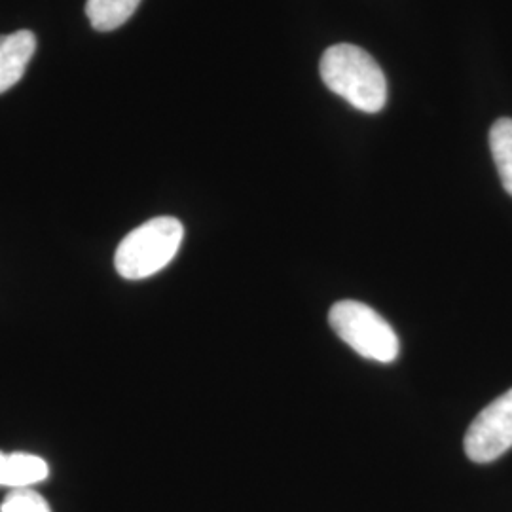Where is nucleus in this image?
I'll use <instances>...</instances> for the list:
<instances>
[{
  "label": "nucleus",
  "instance_id": "obj_1",
  "mask_svg": "<svg viewBox=\"0 0 512 512\" xmlns=\"http://www.w3.org/2000/svg\"><path fill=\"white\" fill-rule=\"evenodd\" d=\"M321 78L330 92L344 97L363 112H380L387 101L384 71L372 55L353 44H336L319 63Z\"/></svg>",
  "mask_w": 512,
  "mask_h": 512
},
{
  "label": "nucleus",
  "instance_id": "obj_2",
  "mask_svg": "<svg viewBox=\"0 0 512 512\" xmlns=\"http://www.w3.org/2000/svg\"><path fill=\"white\" fill-rule=\"evenodd\" d=\"M184 226L175 217H156L120 241L114 266L126 279H147L162 272L181 249Z\"/></svg>",
  "mask_w": 512,
  "mask_h": 512
},
{
  "label": "nucleus",
  "instance_id": "obj_3",
  "mask_svg": "<svg viewBox=\"0 0 512 512\" xmlns=\"http://www.w3.org/2000/svg\"><path fill=\"white\" fill-rule=\"evenodd\" d=\"M332 330L361 357L389 365L399 357V336L378 311L363 302L342 300L329 313Z\"/></svg>",
  "mask_w": 512,
  "mask_h": 512
},
{
  "label": "nucleus",
  "instance_id": "obj_4",
  "mask_svg": "<svg viewBox=\"0 0 512 512\" xmlns=\"http://www.w3.org/2000/svg\"><path fill=\"white\" fill-rule=\"evenodd\" d=\"M465 454L475 463H492L512 448V389L488 404L465 435Z\"/></svg>",
  "mask_w": 512,
  "mask_h": 512
},
{
  "label": "nucleus",
  "instance_id": "obj_5",
  "mask_svg": "<svg viewBox=\"0 0 512 512\" xmlns=\"http://www.w3.org/2000/svg\"><path fill=\"white\" fill-rule=\"evenodd\" d=\"M37 50V38L23 29L0 37V93L8 92L23 78Z\"/></svg>",
  "mask_w": 512,
  "mask_h": 512
},
{
  "label": "nucleus",
  "instance_id": "obj_6",
  "mask_svg": "<svg viewBox=\"0 0 512 512\" xmlns=\"http://www.w3.org/2000/svg\"><path fill=\"white\" fill-rule=\"evenodd\" d=\"M48 475V463L38 456L25 452H0V486L4 488H31L38 482H44Z\"/></svg>",
  "mask_w": 512,
  "mask_h": 512
},
{
  "label": "nucleus",
  "instance_id": "obj_7",
  "mask_svg": "<svg viewBox=\"0 0 512 512\" xmlns=\"http://www.w3.org/2000/svg\"><path fill=\"white\" fill-rule=\"evenodd\" d=\"M139 4L141 0H88L86 16L95 31H114L135 14Z\"/></svg>",
  "mask_w": 512,
  "mask_h": 512
},
{
  "label": "nucleus",
  "instance_id": "obj_8",
  "mask_svg": "<svg viewBox=\"0 0 512 512\" xmlns=\"http://www.w3.org/2000/svg\"><path fill=\"white\" fill-rule=\"evenodd\" d=\"M490 148L501 184L512 196V118H499L492 126Z\"/></svg>",
  "mask_w": 512,
  "mask_h": 512
},
{
  "label": "nucleus",
  "instance_id": "obj_9",
  "mask_svg": "<svg viewBox=\"0 0 512 512\" xmlns=\"http://www.w3.org/2000/svg\"><path fill=\"white\" fill-rule=\"evenodd\" d=\"M0 512H52L48 507V501L42 495L31 488H19L12 490L4 497Z\"/></svg>",
  "mask_w": 512,
  "mask_h": 512
}]
</instances>
